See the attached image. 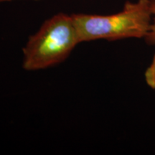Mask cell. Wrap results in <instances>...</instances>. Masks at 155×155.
Masks as SVG:
<instances>
[{
    "label": "cell",
    "mask_w": 155,
    "mask_h": 155,
    "mask_svg": "<svg viewBox=\"0 0 155 155\" xmlns=\"http://www.w3.org/2000/svg\"><path fill=\"white\" fill-rule=\"evenodd\" d=\"M81 42L96 40L109 41L146 38L152 23L151 0L127 2L121 12L113 15L73 14Z\"/></svg>",
    "instance_id": "obj_1"
},
{
    "label": "cell",
    "mask_w": 155,
    "mask_h": 155,
    "mask_svg": "<svg viewBox=\"0 0 155 155\" xmlns=\"http://www.w3.org/2000/svg\"><path fill=\"white\" fill-rule=\"evenodd\" d=\"M79 43L72 15H54L29 38L23 48V68L26 71H38L58 65L65 61Z\"/></svg>",
    "instance_id": "obj_2"
},
{
    "label": "cell",
    "mask_w": 155,
    "mask_h": 155,
    "mask_svg": "<svg viewBox=\"0 0 155 155\" xmlns=\"http://www.w3.org/2000/svg\"><path fill=\"white\" fill-rule=\"evenodd\" d=\"M145 81L150 88L155 89V55L152 63L145 72Z\"/></svg>",
    "instance_id": "obj_3"
},
{
    "label": "cell",
    "mask_w": 155,
    "mask_h": 155,
    "mask_svg": "<svg viewBox=\"0 0 155 155\" xmlns=\"http://www.w3.org/2000/svg\"><path fill=\"white\" fill-rule=\"evenodd\" d=\"M151 9L152 12V23L150 31L145 38L148 44H155V0H151Z\"/></svg>",
    "instance_id": "obj_4"
},
{
    "label": "cell",
    "mask_w": 155,
    "mask_h": 155,
    "mask_svg": "<svg viewBox=\"0 0 155 155\" xmlns=\"http://www.w3.org/2000/svg\"><path fill=\"white\" fill-rule=\"evenodd\" d=\"M11 1H14V0H0V3L4 2H11ZM35 1H37V0H35Z\"/></svg>",
    "instance_id": "obj_5"
}]
</instances>
